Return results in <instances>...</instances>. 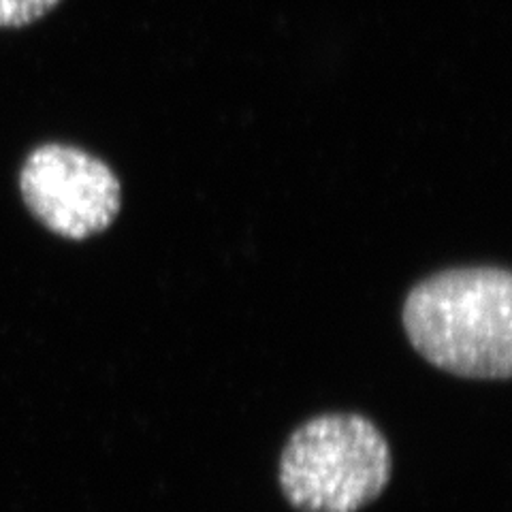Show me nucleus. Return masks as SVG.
<instances>
[{
	"instance_id": "7ed1b4c3",
	"label": "nucleus",
	"mask_w": 512,
	"mask_h": 512,
	"mask_svg": "<svg viewBox=\"0 0 512 512\" xmlns=\"http://www.w3.org/2000/svg\"><path fill=\"white\" fill-rule=\"evenodd\" d=\"M20 190L47 229L75 242L109 229L122 203L120 180L109 165L62 143H45L26 158Z\"/></svg>"
},
{
	"instance_id": "f257e3e1",
	"label": "nucleus",
	"mask_w": 512,
	"mask_h": 512,
	"mask_svg": "<svg viewBox=\"0 0 512 512\" xmlns=\"http://www.w3.org/2000/svg\"><path fill=\"white\" fill-rule=\"evenodd\" d=\"M412 348L442 372L472 380L512 374V278L498 267L448 269L416 284L404 303Z\"/></svg>"
},
{
	"instance_id": "20e7f679",
	"label": "nucleus",
	"mask_w": 512,
	"mask_h": 512,
	"mask_svg": "<svg viewBox=\"0 0 512 512\" xmlns=\"http://www.w3.org/2000/svg\"><path fill=\"white\" fill-rule=\"evenodd\" d=\"M60 0H0V28H22L50 13Z\"/></svg>"
},
{
	"instance_id": "f03ea898",
	"label": "nucleus",
	"mask_w": 512,
	"mask_h": 512,
	"mask_svg": "<svg viewBox=\"0 0 512 512\" xmlns=\"http://www.w3.org/2000/svg\"><path fill=\"white\" fill-rule=\"evenodd\" d=\"M393 457L380 427L357 412H327L286 440L278 480L299 512H359L391 483Z\"/></svg>"
}]
</instances>
